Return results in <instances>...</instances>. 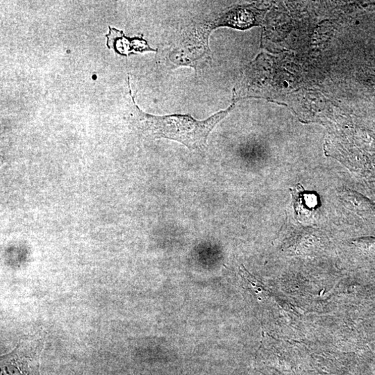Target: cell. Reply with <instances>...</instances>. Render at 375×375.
I'll list each match as a JSON object with an SVG mask.
<instances>
[{
  "label": "cell",
  "instance_id": "cell-3",
  "mask_svg": "<svg viewBox=\"0 0 375 375\" xmlns=\"http://www.w3.org/2000/svg\"><path fill=\"white\" fill-rule=\"evenodd\" d=\"M110 33L106 35V45L110 49L121 55H129L145 51H155L151 49L141 38H129L124 35L123 31L109 27Z\"/></svg>",
  "mask_w": 375,
  "mask_h": 375
},
{
  "label": "cell",
  "instance_id": "cell-4",
  "mask_svg": "<svg viewBox=\"0 0 375 375\" xmlns=\"http://www.w3.org/2000/svg\"><path fill=\"white\" fill-rule=\"evenodd\" d=\"M298 191L295 192L294 207L297 213L300 214L299 216H305L307 214H311L313 210L317 206V199L316 196L314 194L305 193L304 192L300 191V188Z\"/></svg>",
  "mask_w": 375,
  "mask_h": 375
},
{
  "label": "cell",
  "instance_id": "cell-1",
  "mask_svg": "<svg viewBox=\"0 0 375 375\" xmlns=\"http://www.w3.org/2000/svg\"><path fill=\"white\" fill-rule=\"evenodd\" d=\"M129 94L132 99L133 121L136 128L145 136L158 139L166 138L179 142L191 151H202L206 147L210 133L217 124L233 110L232 104L227 110L216 113L205 121H199L190 114L156 116L143 112L136 104L132 94L128 77Z\"/></svg>",
  "mask_w": 375,
  "mask_h": 375
},
{
  "label": "cell",
  "instance_id": "cell-2",
  "mask_svg": "<svg viewBox=\"0 0 375 375\" xmlns=\"http://www.w3.org/2000/svg\"><path fill=\"white\" fill-rule=\"evenodd\" d=\"M41 352V343L21 342L12 352L1 356V375H40Z\"/></svg>",
  "mask_w": 375,
  "mask_h": 375
}]
</instances>
